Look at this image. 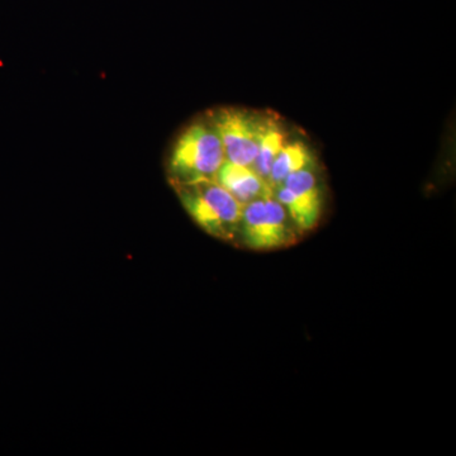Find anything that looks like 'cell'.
Listing matches in <instances>:
<instances>
[{
	"instance_id": "6da1fadb",
	"label": "cell",
	"mask_w": 456,
	"mask_h": 456,
	"mask_svg": "<svg viewBox=\"0 0 456 456\" xmlns=\"http://www.w3.org/2000/svg\"><path fill=\"white\" fill-rule=\"evenodd\" d=\"M226 161L224 146L208 117L189 123L171 146L167 175L173 187L216 180Z\"/></svg>"
},
{
	"instance_id": "277c9868",
	"label": "cell",
	"mask_w": 456,
	"mask_h": 456,
	"mask_svg": "<svg viewBox=\"0 0 456 456\" xmlns=\"http://www.w3.org/2000/svg\"><path fill=\"white\" fill-rule=\"evenodd\" d=\"M207 117L220 136L226 160L253 167L264 114L244 108L224 107L207 114Z\"/></svg>"
},
{
	"instance_id": "52a82bcc",
	"label": "cell",
	"mask_w": 456,
	"mask_h": 456,
	"mask_svg": "<svg viewBox=\"0 0 456 456\" xmlns=\"http://www.w3.org/2000/svg\"><path fill=\"white\" fill-rule=\"evenodd\" d=\"M305 169H317V159L308 143L288 140L270 170L269 184L277 188L288 176Z\"/></svg>"
},
{
	"instance_id": "3957f363",
	"label": "cell",
	"mask_w": 456,
	"mask_h": 456,
	"mask_svg": "<svg viewBox=\"0 0 456 456\" xmlns=\"http://www.w3.org/2000/svg\"><path fill=\"white\" fill-rule=\"evenodd\" d=\"M299 230L274 196L242 207L239 239L251 250L268 251L292 245Z\"/></svg>"
},
{
	"instance_id": "7a4b0ae2",
	"label": "cell",
	"mask_w": 456,
	"mask_h": 456,
	"mask_svg": "<svg viewBox=\"0 0 456 456\" xmlns=\"http://www.w3.org/2000/svg\"><path fill=\"white\" fill-rule=\"evenodd\" d=\"M174 189L185 211L207 233L226 241L239 239L244 204L216 180L176 185Z\"/></svg>"
},
{
	"instance_id": "ba28073f",
	"label": "cell",
	"mask_w": 456,
	"mask_h": 456,
	"mask_svg": "<svg viewBox=\"0 0 456 456\" xmlns=\"http://www.w3.org/2000/svg\"><path fill=\"white\" fill-rule=\"evenodd\" d=\"M289 140L283 123L274 114H264L263 127L253 169L269 183L270 170L285 142Z\"/></svg>"
},
{
	"instance_id": "8992f818",
	"label": "cell",
	"mask_w": 456,
	"mask_h": 456,
	"mask_svg": "<svg viewBox=\"0 0 456 456\" xmlns=\"http://www.w3.org/2000/svg\"><path fill=\"white\" fill-rule=\"evenodd\" d=\"M216 182L230 191L240 203L253 202L259 198L273 196L272 185L261 178L250 167L224 161L218 170Z\"/></svg>"
},
{
	"instance_id": "5b68a950",
	"label": "cell",
	"mask_w": 456,
	"mask_h": 456,
	"mask_svg": "<svg viewBox=\"0 0 456 456\" xmlns=\"http://www.w3.org/2000/svg\"><path fill=\"white\" fill-rule=\"evenodd\" d=\"M316 170L297 171L273 189V196L284 207L299 232L314 230L322 215V191Z\"/></svg>"
}]
</instances>
